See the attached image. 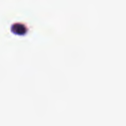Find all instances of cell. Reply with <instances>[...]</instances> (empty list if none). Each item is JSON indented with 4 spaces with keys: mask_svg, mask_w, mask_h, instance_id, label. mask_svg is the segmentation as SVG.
<instances>
[{
    "mask_svg": "<svg viewBox=\"0 0 126 126\" xmlns=\"http://www.w3.org/2000/svg\"><path fill=\"white\" fill-rule=\"evenodd\" d=\"M12 32L16 34H25L27 32V29L25 26H23L22 24H15L12 28H11Z\"/></svg>",
    "mask_w": 126,
    "mask_h": 126,
    "instance_id": "cell-1",
    "label": "cell"
}]
</instances>
